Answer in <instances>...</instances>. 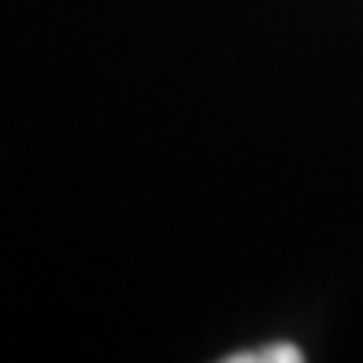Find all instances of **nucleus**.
Returning a JSON list of instances; mask_svg holds the SVG:
<instances>
[{"mask_svg":"<svg viewBox=\"0 0 363 363\" xmlns=\"http://www.w3.org/2000/svg\"><path fill=\"white\" fill-rule=\"evenodd\" d=\"M304 352L296 345H263V349H245V352H230L226 363H301Z\"/></svg>","mask_w":363,"mask_h":363,"instance_id":"1","label":"nucleus"}]
</instances>
